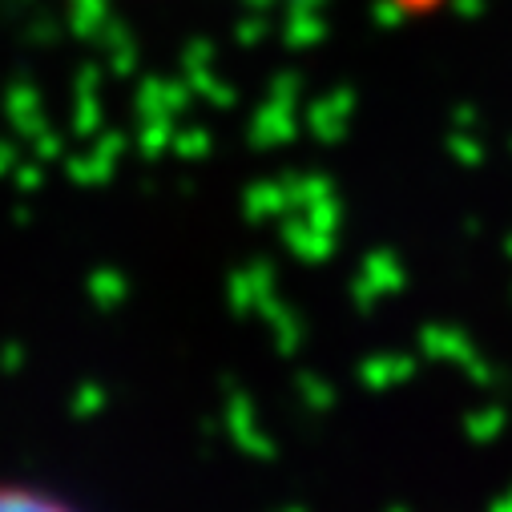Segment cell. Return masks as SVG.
<instances>
[{
    "mask_svg": "<svg viewBox=\"0 0 512 512\" xmlns=\"http://www.w3.org/2000/svg\"><path fill=\"white\" fill-rule=\"evenodd\" d=\"M0 512H69L53 496L41 492H21V488H0Z\"/></svg>",
    "mask_w": 512,
    "mask_h": 512,
    "instance_id": "cell-1",
    "label": "cell"
}]
</instances>
